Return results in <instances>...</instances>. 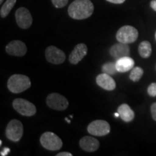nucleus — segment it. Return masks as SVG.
Returning <instances> with one entry per match:
<instances>
[{"mask_svg": "<svg viewBox=\"0 0 156 156\" xmlns=\"http://www.w3.org/2000/svg\"><path fill=\"white\" fill-rule=\"evenodd\" d=\"M6 52L11 56H23L27 53V47L25 44L18 40L9 42L5 47Z\"/></svg>", "mask_w": 156, "mask_h": 156, "instance_id": "obj_11", "label": "nucleus"}, {"mask_svg": "<svg viewBox=\"0 0 156 156\" xmlns=\"http://www.w3.org/2000/svg\"><path fill=\"white\" fill-rule=\"evenodd\" d=\"M147 93L152 97H156V83H153L147 87Z\"/></svg>", "mask_w": 156, "mask_h": 156, "instance_id": "obj_23", "label": "nucleus"}, {"mask_svg": "<svg viewBox=\"0 0 156 156\" xmlns=\"http://www.w3.org/2000/svg\"><path fill=\"white\" fill-rule=\"evenodd\" d=\"M56 156H73V154L68 153V152H62V153H57Z\"/></svg>", "mask_w": 156, "mask_h": 156, "instance_id": "obj_27", "label": "nucleus"}, {"mask_svg": "<svg viewBox=\"0 0 156 156\" xmlns=\"http://www.w3.org/2000/svg\"><path fill=\"white\" fill-rule=\"evenodd\" d=\"M110 131V124L104 120L93 121L87 126V132L93 136H106L109 134Z\"/></svg>", "mask_w": 156, "mask_h": 156, "instance_id": "obj_7", "label": "nucleus"}, {"mask_svg": "<svg viewBox=\"0 0 156 156\" xmlns=\"http://www.w3.org/2000/svg\"><path fill=\"white\" fill-rule=\"evenodd\" d=\"M94 5L90 0H75L68 7V14L75 20H85L93 15Z\"/></svg>", "mask_w": 156, "mask_h": 156, "instance_id": "obj_1", "label": "nucleus"}, {"mask_svg": "<svg viewBox=\"0 0 156 156\" xmlns=\"http://www.w3.org/2000/svg\"><path fill=\"white\" fill-rule=\"evenodd\" d=\"M138 36V30L134 27L131 25H124L117 31L116 38L119 42L129 44L136 41Z\"/></svg>", "mask_w": 156, "mask_h": 156, "instance_id": "obj_4", "label": "nucleus"}, {"mask_svg": "<svg viewBox=\"0 0 156 156\" xmlns=\"http://www.w3.org/2000/svg\"><path fill=\"white\" fill-rule=\"evenodd\" d=\"M150 5H151V8L156 12V0H152Z\"/></svg>", "mask_w": 156, "mask_h": 156, "instance_id": "obj_28", "label": "nucleus"}, {"mask_svg": "<svg viewBox=\"0 0 156 156\" xmlns=\"http://www.w3.org/2000/svg\"><path fill=\"white\" fill-rule=\"evenodd\" d=\"M40 142L42 147L51 151L60 150L63 145L62 140L58 136L51 132H46L41 136Z\"/></svg>", "mask_w": 156, "mask_h": 156, "instance_id": "obj_3", "label": "nucleus"}, {"mask_svg": "<svg viewBox=\"0 0 156 156\" xmlns=\"http://www.w3.org/2000/svg\"><path fill=\"white\" fill-rule=\"evenodd\" d=\"M114 116H115V117H119V116H119V112L114 113Z\"/></svg>", "mask_w": 156, "mask_h": 156, "instance_id": "obj_29", "label": "nucleus"}, {"mask_svg": "<svg viewBox=\"0 0 156 156\" xmlns=\"http://www.w3.org/2000/svg\"><path fill=\"white\" fill-rule=\"evenodd\" d=\"M2 140H0V145H2Z\"/></svg>", "mask_w": 156, "mask_h": 156, "instance_id": "obj_32", "label": "nucleus"}, {"mask_svg": "<svg viewBox=\"0 0 156 156\" xmlns=\"http://www.w3.org/2000/svg\"><path fill=\"white\" fill-rule=\"evenodd\" d=\"M46 104L50 108L56 111H64L67 108L69 102L65 97L56 93H51L46 98Z\"/></svg>", "mask_w": 156, "mask_h": 156, "instance_id": "obj_8", "label": "nucleus"}, {"mask_svg": "<svg viewBox=\"0 0 156 156\" xmlns=\"http://www.w3.org/2000/svg\"><path fill=\"white\" fill-rule=\"evenodd\" d=\"M87 47L85 44H78L69 54V61L71 64H77L86 56Z\"/></svg>", "mask_w": 156, "mask_h": 156, "instance_id": "obj_12", "label": "nucleus"}, {"mask_svg": "<svg viewBox=\"0 0 156 156\" xmlns=\"http://www.w3.org/2000/svg\"><path fill=\"white\" fill-rule=\"evenodd\" d=\"M13 108L20 114L24 116H33L37 112L34 103L23 98H16L12 102Z\"/></svg>", "mask_w": 156, "mask_h": 156, "instance_id": "obj_6", "label": "nucleus"}, {"mask_svg": "<svg viewBox=\"0 0 156 156\" xmlns=\"http://www.w3.org/2000/svg\"><path fill=\"white\" fill-rule=\"evenodd\" d=\"M80 146L83 151L86 152H95L100 147V142L95 137L85 136L80 140Z\"/></svg>", "mask_w": 156, "mask_h": 156, "instance_id": "obj_15", "label": "nucleus"}, {"mask_svg": "<svg viewBox=\"0 0 156 156\" xmlns=\"http://www.w3.org/2000/svg\"><path fill=\"white\" fill-rule=\"evenodd\" d=\"M134 66V61L133 58L129 56H124L116 59V67L118 73H124L131 70Z\"/></svg>", "mask_w": 156, "mask_h": 156, "instance_id": "obj_16", "label": "nucleus"}, {"mask_svg": "<svg viewBox=\"0 0 156 156\" xmlns=\"http://www.w3.org/2000/svg\"><path fill=\"white\" fill-rule=\"evenodd\" d=\"M65 120L67 121V122L69 123H69H70V121H69V119H68V118H65Z\"/></svg>", "mask_w": 156, "mask_h": 156, "instance_id": "obj_30", "label": "nucleus"}, {"mask_svg": "<svg viewBox=\"0 0 156 156\" xmlns=\"http://www.w3.org/2000/svg\"><path fill=\"white\" fill-rule=\"evenodd\" d=\"M51 2L56 8H62L67 5L69 0H51Z\"/></svg>", "mask_w": 156, "mask_h": 156, "instance_id": "obj_22", "label": "nucleus"}, {"mask_svg": "<svg viewBox=\"0 0 156 156\" xmlns=\"http://www.w3.org/2000/svg\"><path fill=\"white\" fill-rule=\"evenodd\" d=\"M10 152V149L8 147H5L3 149V151L1 152V155L2 156H5L7 155H8V153Z\"/></svg>", "mask_w": 156, "mask_h": 156, "instance_id": "obj_25", "label": "nucleus"}, {"mask_svg": "<svg viewBox=\"0 0 156 156\" xmlns=\"http://www.w3.org/2000/svg\"><path fill=\"white\" fill-rule=\"evenodd\" d=\"M31 82L28 76L20 75H12L7 81V88L13 93H20L30 88Z\"/></svg>", "mask_w": 156, "mask_h": 156, "instance_id": "obj_2", "label": "nucleus"}, {"mask_svg": "<svg viewBox=\"0 0 156 156\" xmlns=\"http://www.w3.org/2000/svg\"><path fill=\"white\" fill-rule=\"evenodd\" d=\"M155 39H156V32H155Z\"/></svg>", "mask_w": 156, "mask_h": 156, "instance_id": "obj_33", "label": "nucleus"}, {"mask_svg": "<svg viewBox=\"0 0 156 156\" xmlns=\"http://www.w3.org/2000/svg\"><path fill=\"white\" fill-rule=\"evenodd\" d=\"M95 80H96V83L98 86L106 90L110 91L116 88V82L108 74H100L97 76Z\"/></svg>", "mask_w": 156, "mask_h": 156, "instance_id": "obj_14", "label": "nucleus"}, {"mask_svg": "<svg viewBox=\"0 0 156 156\" xmlns=\"http://www.w3.org/2000/svg\"><path fill=\"white\" fill-rule=\"evenodd\" d=\"M16 2L17 0H7L3 4V5L1 7V9H0V16H1L2 18H5L9 15L12 9L14 7Z\"/></svg>", "mask_w": 156, "mask_h": 156, "instance_id": "obj_19", "label": "nucleus"}, {"mask_svg": "<svg viewBox=\"0 0 156 156\" xmlns=\"http://www.w3.org/2000/svg\"><path fill=\"white\" fill-rule=\"evenodd\" d=\"M106 1L113 4H122L124 3L126 0H106Z\"/></svg>", "mask_w": 156, "mask_h": 156, "instance_id": "obj_26", "label": "nucleus"}, {"mask_svg": "<svg viewBox=\"0 0 156 156\" xmlns=\"http://www.w3.org/2000/svg\"><path fill=\"white\" fill-rule=\"evenodd\" d=\"M102 71L103 73L108 74L109 75H114L118 73L116 69V63L114 62H107L102 66Z\"/></svg>", "mask_w": 156, "mask_h": 156, "instance_id": "obj_20", "label": "nucleus"}, {"mask_svg": "<svg viewBox=\"0 0 156 156\" xmlns=\"http://www.w3.org/2000/svg\"><path fill=\"white\" fill-rule=\"evenodd\" d=\"M151 115H152V117H153V120L156 121V102L153 103V104L151 105Z\"/></svg>", "mask_w": 156, "mask_h": 156, "instance_id": "obj_24", "label": "nucleus"}, {"mask_svg": "<svg viewBox=\"0 0 156 156\" xmlns=\"http://www.w3.org/2000/svg\"><path fill=\"white\" fill-rule=\"evenodd\" d=\"M4 0H0V4H2Z\"/></svg>", "mask_w": 156, "mask_h": 156, "instance_id": "obj_31", "label": "nucleus"}, {"mask_svg": "<svg viewBox=\"0 0 156 156\" xmlns=\"http://www.w3.org/2000/svg\"><path fill=\"white\" fill-rule=\"evenodd\" d=\"M138 51L141 57L144 58H149L152 54V46L151 43L147 41H142L140 44Z\"/></svg>", "mask_w": 156, "mask_h": 156, "instance_id": "obj_18", "label": "nucleus"}, {"mask_svg": "<svg viewBox=\"0 0 156 156\" xmlns=\"http://www.w3.org/2000/svg\"><path fill=\"white\" fill-rule=\"evenodd\" d=\"M109 53L116 59H119L124 56H129L130 54V49L128 44L119 42V44L113 45L110 48Z\"/></svg>", "mask_w": 156, "mask_h": 156, "instance_id": "obj_13", "label": "nucleus"}, {"mask_svg": "<svg viewBox=\"0 0 156 156\" xmlns=\"http://www.w3.org/2000/svg\"><path fill=\"white\" fill-rule=\"evenodd\" d=\"M17 24L22 29H28L33 23V18L30 11L25 7H20L15 12Z\"/></svg>", "mask_w": 156, "mask_h": 156, "instance_id": "obj_10", "label": "nucleus"}, {"mask_svg": "<svg viewBox=\"0 0 156 156\" xmlns=\"http://www.w3.org/2000/svg\"><path fill=\"white\" fill-rule=\"evenodd\" d=\"M118 112L121 119L125 122H130L134 119V112L126 103L122 104L118 107Z\"/></svg>", "mask_w": 156, "mask_h": 156, "instance_id": "obj_17", "label": "nucleus"}, {"mask_svg": "<svg viewBox=\"0 0 156 156\" xmlns=\"http://www.w3.org/2000/svg\"><path fill=\"white\" fill-rule=\"evenodd\" d=\"M23 130L22 123L17 119H12L6 127V136L12 142H19L23 135Z\"/></svg>", "mask_w": 156, "mask_h": 156, "instance_id": "obj_5", "label": "nucleus"}, {"mask_svg": "<svg viewBox=\"0 0 156 156\" xmlns=\"http://www.w3.org/2000/svg\"><path fill=\"white\" fill-rule=\"evenodd\" d=\"M46 60L51 64H60L65 61L66 55L63 51L54 46H50L45 51Z\"/></svg>", "mask_w": 156, "mask_h": 156, "instance_id": "obj_9", "label": "nucleus"}, {"mask_svg": "<svg viewBox=\"0 0 156 156\" xmlns=\"http://www.w3.org/2000/svg\"><path fill=\"white\" fill-rule=\"evenodd\" d=\"M143 73L144 71L141 67H136L134 68H132L129 75V79L133 82H138L142 78Z\"/></svg>", "mask_w": 156, "mask_h": 156, "instance_id": "obj_21", "label": "nucleus"}]
</instances>
